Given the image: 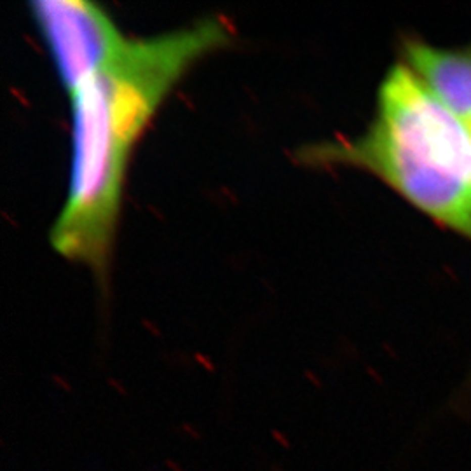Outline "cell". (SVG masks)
<instances>
[{
	"label": "cell",
	"instance_id": "cell-4",
	"mask_svg": "<svg viewBox=\"0 0 471 471\" xmlns=\"http://www.w3.org/2000/svg\"><path fill=\"white\" fill-rule=\"evenodd\" d=\"M403 63L471 131V44L438 48L424 40L403 44Z\"/></svg>",
	"mask_w": 471,
	"mask_h": 471
},
{
	"label": "cell",
	"instance_id": "cell-6",
	"mask_svg": "<svg viewBox=\"0 0 471 471\" xmlns=\"http://www.w3.org/2000/svg\"><path fill=\"white\" fill-rule=\"evenodd\" d=\"M166 466H168V468L171 469V471H183L175 461H171V459H168V461H166Z\"/></svg>",
	"mask_w": 471,
	"mask_h": 471
},
{
	"label": "cell",
	"instance_id": "cell-3",
	"mask_svg": "<svg viewBox=\"0 0 471 471\" xmlns=\"http://www.w3.org/2000/svg\"><path fill=\"white\" fill-rule=\"evenodd\" d=\"M28 7L68 96L102 70L127 40L98 4L37 0Z\"/></svg>",
	"mask_w": 471,
	"mask_h": 471
},
{
	"label": "cell",
	"instance_id": "cell-2",
	"mask_svg": "<svg viewBox=\"0 0 471 471\" xmlns=\"http://www.w3.org/2000/svg\"><path fill=\"white\" fill-rule=\"evenodd\" d=\"M297 157L372 173L436 223L471 239V131L405 63L381 80L375 114L360 136L306 145Z\"/></svg>",
	"mask_w": 471,
	"mask_h": 471
},
{
	"label": "cell",
	"instance_id": "cell-5",
	"mask_svg": "<svg viewBox=\"0 0 471 471\" xmlns=\"http://www.w3.org/2000/svg\"><path fill=\"white\" fill-rule=\"evenodd\" d=\"M272 436H274V440H276L277 443H281V447H283V449H290V442H288L287 436H285L283 433H279V431H274Z\"/></svg>",
	"mask_w": 471,
	"mask_h": 471
},
{
	"label": "cell",
	"instance_id": "cell-1",
	"mask_svg": "<svg viewBox=\"0 0 471 471\" xmlns=\"http://www.w3.org/2000/svg\"><path fill=\"white\" fill-rule=\"evenodd\" d=\"M229 42L230 30L220 18L126 40L72 92L70 180L49 234L58 255L105 271L134 145L189 70Z\"/></svg>",
	"mask_w": 471,
	"mask_h": 471
}]
</instances>
